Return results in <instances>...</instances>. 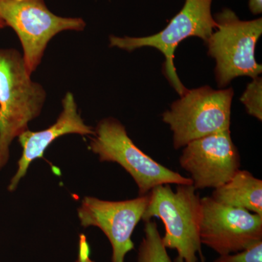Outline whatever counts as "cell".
<instances>
[{
	"instance_id": "cell-1",
	"label": "cell",
	"mask_w": 262,
	"mask_h": 262,
	"mask_svg": "<svg viewBox=\"0 0 262 262\" xmlns=\"http://www.w3.org/2000/svg\"><path fill=\"white\" fill-rule=\"evenodd\" d=\"M46 99L42 86L27 73L23 56L15 49L0 48V170L9 160L12 141L29 130Z\"/></svg>"
},
{
	"instance_id": "cell-2",
	"label": "cell",
	"mask_w": 262,
	"mask_h": 262,
	"mask_svg": "<svg viewBox=\"0 0 262 262\" xmlns=\"http://www.w3.org/2000/svg\"><path fill=\"white\" fill-rule=\"evenodd\" d=\"M170 185L163 184L150 191L141 220L146 222L155 217L163 221L165 232L162 241L165 248L177 251L176 262H198L201 198L192 184H178L175 190Z\"/></svg>"
},
{
	"instance_id": "cell-3",
	"label": "cell",
	"mask_w": 262,
	"mask_h": 262,
	"mask_svg": "<svg viewBox=\"0 0 262 262\" xmlns=\"http://www.w3.org/2000/svg\"><path fill=\"white\" fill-rule=\"evenodd\" d=\"M90 149L101 162L119 164L134 179L139 196L149 194L163 184L192 185L190 178L170 170L141 151L127 135L121 122L113 117L103 119L94 129Z\"/></svg>"
},
{
	"instance_id": "cell-4",
	"label": "cell",
	"mask_w": 262,
	"mask_h": 262,
	"mask_svg": "<svg viewBox=\"0 0 262 262\" xmlns=\"http://www.w3.org/2000/svg\"><path fill=\"white\" fill-rule=\"evenodd\" d=\"M216 31L206 41L208 53L216 61L215 80L220 88L236 77L256 78L262 72L255 58L256 43L262 34V19L241 20L232 10L215 14Z\"/></svg>"
},
{
	"instance_id": "cell-5",
	"label": "cell",
	"mask_w": 262,
	"mask_h": 262,
	"mask_svg": "<svg viewBox=\"0 0 262 262\" xmlns=\"http://www.w3.org/2000/svg\"><path fill=\"white\" fill-rule=\"evenodd\" d=\"M232 88L214 90L209 86L188 90L163 114L173 132L176 149L195 139L230 130Z\"/></svg>"
},
{
	"instance_id": "cell-6",
	"label": "cell",
	"mask_w": 262,
	"mask_h": 262,
	"mask_svg": "<svg viewBox=\"0 0 262 262\" xmlns=\"http://www.w3.org/2000/svg\"><path fill=\"white\" fill-rule=\"evenodd\" d=\"M0 20L16 33L22 48L26 70L32 75L40 64L48 42L63 31H82L81 18L58 16L44 0H0Z\"/></svg>"
},
{
	"instance_id": "cell-7",
	"label": "cell",
	"mask_w": 262,
	"mask_h": 262,
	"mask_svg": "<svg viewBox=\"0 0 262 262\" xmlns=\"http://www.w3.org/2000/svg\"><path fill=\"white\" fill-rule=\"evenodd\" d=\"M213 0H185V4L178 14L170 20L161 32L144 37H118L110 36V47H116L128 52L143 47L156 48L165 58L164 72L170 84L182 96L187 89L177 75L173 58L179 43L190 37L208 40L216 29L217 24L211 14Z\"/></svg>"
},
{
	"instance_id": "cell-8",
	"label": "cell",
	"mask_w": 262,
	"mask_h": 262,
	"mask_svg": "<svg viewBox=\"0 0 262 262\" xmlns=\"http://www.w3.org/2000/svg\"><path fill=\"white\" fill-rule=\"evenodd\" d=\"M199 234L202 245L220 256L244 251L262 241V216L225 206L211 196L201 198Z\"/></svg>"
},
{
	"instance_id": "cell-9",
	"label": "cell",
	"mask_w": 262,
	"mask_h": 262,
	"mask_svg": "<svg viewBox=\"0 0 262 262\" xmlns=\"http://www.w3.org/2000/svg\"><path fill=\"white\" fill-rule=\"evenodd\" d=\"M179 164L190 174L196 190L214 189L241 169V156L227 130L189 142L183 149Z\"/></svg>"
},
{
	"instance_id": "cell-10",
	"label": "cell",
	"mask_w": 262,
	"mask_h": 262,
	"mask_svg": "<svg viewBox=\"0 0 262 262\" xmlns=\"http://www.w3.org/2000/svg\"><path fill=\"white\" fill-rule=\"evenodd\" d=\"M149 202V194L123 201H108L86 196L78 208L81 225L98 227L113 248L112 262H125L134 248L132 234L142 220Z\"/></svg>"
},
{
	"instance_id": "cell-11",
	"label": "cell",
	"mask_w": 262,
	"mask_h": 262,
	"mask_svg": "<svg viewBox=\"0 0 262 262\" xmlns=\"http://www.w3.org/2000/svg\"><path fill=\"white\" fill-rule=\"evenodd\" d=\"M63 110L51 126L46 130L33 132L24 131L18 136L23 152L18 161L16 173L10 181L8 189L13 192L20 179L27 174L30 164L34 160L43 158L45 151L58 138L67 134H79L81 136H92L94 129L86 125L77 110L75 97L72 93L68 92L62 100Z\"/></svg>"
},
{
	"instance_id": "cell-12",
	"label": "cell",
	"mask_w": 262,
	"mask_h": 262,
	"mask_svg": "<svg viewBox=\"0 0 262 262\" xmlns=\"http://www.w3.org/2000/svg\"><path fill=\"white\" fill-rule=\"evenodd\" d=\"M211 198L220 204L262 216V181L248 170L239 169L228 182L213 189Z\"/></svg>"
},
{
	"instance_id": "cell-13",
	"label": "cell",
	"mask_w": 262,
	"mask_h": 262,
	"mask_svg": "<svg viewBox=\"0 0 262 262\" xmlns=\"http://www.w3.org/2000/svg\"><path fill=\"white\" fill-rule=\"evenodd\" d=\"M144 238L138 251L136 262H173L164 246L156 222H145Z\"/></svg>"
},
{
	"instance_id": "cell-14",
	"label": "cell",
	"mask_w": 262,
	"mask_h": 262,
	"mask_svg": "<svg viewBox=\"0 0 262 262\" xmlns=\"http://www.w3.org/2000/svg\"><path fill=\"white\" fill-rule=\"evenodd\" d=\"M241 101L244 103L246 111L251 116L262 120V80L261 77L253 78L248 84L246 91L241 96Z\"/></svg>"
},
{
	"instance_id": "cell-15",
	"label": "cell",
	"mask_w": 262,
	"mask_h": 262,
	"mask_svg": "<svg viewBox=\"0 0 262 262\" xmlns=\"http://www.w3.org/2000/svg\"><path fill=\"white\" fill-rule=\"evenodd\" d=\"M213 262H262V241L239 252L222 255Z\"/></svg>"
},
{
	"instance_id": "cell-16",
	"label": "cell",
	"mask_w": 262,
	"mask_h": 262,
	"mask_svg": "<svg viewBox=\"0 0 262 262\" xmlns=\"http://www.w3.org/2000/svg\"><path fill=\"white\" fill-rule=\"evenodd\" d=\"M91 248L87 238L84 234H81L79 242L78 258L76 262H94L91 260Z\"/></svg>"
},
{
	"instance_id": "cell-17",
	"label": "cell",
	"mask_w": 262,
	"mask_h": 262,
	"mask_svg": "<svg viewBox=\"0 0 262 262\" xmlns=\"http://www.w3.org/2000/svg\"><path fill=\"white\" fill-rule=\"evenodd\" d=\"M250 10L254 15H258L262 12V0H249Z\"/></svg>"
},
{
	"instance_id": "cell-18",
	"label": "cell",
	"mask_w": 262,
	"mask_h": 262,
	"mask_svg": "<svg viewBox=\"0 0 262 262\" xmlns=\"http://www.w3.org/2000/svg\"><path fill=\"white\" fill-rule=\"evenodd\" d=\"M198 256H200V258H201V262H206V258H205L201 251H200L199 253H198Z\"/></svg>"
},
{
	"instance_id": "cell-19",
	"label": "cell",
	"mask_w": 262,
	"mask_h": 262,
	"mask_svg": "<svg viewBox=\"0 0 262 262\" xmlns=\"http://www.w3.org/2000/svg\"><path fill=\"white\" fill-rule=\"evenodd\" d=\"M5 27H6V26H5L4 22H3V20H0V29H4Z\"/></svg>"
}]
</instances>
